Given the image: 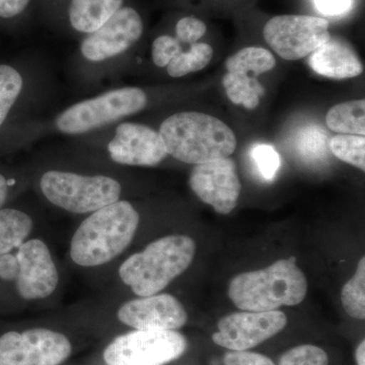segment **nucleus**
<instances>
[{
    "instance_id": "4",
    "label": "nucleus",
    "mask_w": 365,
    "mask_h": 365,
    "mask_svg": "<svg viewBox=\"0 0 365 365\" xmlns=\"http://www.w3.org/2000/svg\"><path fill=\"white\" fill-rule=\"evenodd\" d=\"M169 157L201 165L230 158L237 148L234 131L222 120L205 113H173L157 129Z\"/></svg>"
},
{
    "instance_id": "15",
    "label": "nucleus",
    "mask_w": 365,
    "mask_h": 365,
    "mask_svg": "<svg viewBox=\"0 0 365 365\" xmlns=\"http://www.w3.org/2000/svg\"><path fill=\"white\" fill-rule=\"evenodd\" d=\"M45 72L39 64L23 69L0 64V130L14 110L23 103L43 102L45 97Z\"/></svg>"
},
{
    "instance_id": "14",
    "label": "nucleus",
    "mask_w": 365,
    "mask_h": 365,
    "mask_svg": "<svg viewBox=\"0 0 365 365\" xmlns=\"http://www.w3.org/2000/svg\"><path fill=\"white\" fill-rule=\"evenodd\" d=\"M117 319L134 330L176 331L187 323L188 314L174 295L158 294L125 302Z\"/></svg>"
},
{
    "instance_id": "12",
    "label": "nucleus",
    "mask_w": 365,
    "mask_h": 365,
    "mask_svg": "<svg viewBox=\"0 0 365 365\" xmlns=\"http://www.w3.org/2000/svg\"><path fill=\"white\" fill-rule=\"evenodd\" d=\"M287 325V317L282 312L244 311L220 319L212 340L232 351H247L277 335Z\"/></svg>"
},
{
    "instance_id": "9",
    "label": "nucleus",
    "mask_w": 365,
    "mask_h": 365,
    "mask_svg": "<svg viewBox=\"0 0 365 365\" xmlns=\"http://www.w3.org/2000/svg\"><path fill=\"white\" fill-rule=\"evenodd\" d=\"M71 353V340L51 329L9 331L0 336V365H60Z\"/></svg>"
},
{
    "instance_id": "18",
    "label": "nucleus",
    "mask_w": 365,
    "mask_h": 365,
    "mask_svg": "<svg viewBox=\"0 0 365 365\" xmlns=\"http://www.w3.org/2000/svg\"><path fill=\"white\" fill-rule=\"evenodd\" d=\"M35 227L32 215L18 208H0V256L11 253L30 239Z\"/></svg>"
},
{
    "instance_id": "21",
    "label": "nucleus",
    "mask_w": 365,
    "mask_h": 365,
    "mask_svg": "<svg viewBox=\"0 0 365 365\" xmlns=\"http://www.w3.org/2000/svg\"><path fill=\"white\" fill-rule=\"evenodd\" d=\"M213 49L206 43H194L182 50L165 67V72L172 78H181L193 72L200 71L210 63Z\"/></svg>"
},
{
    "instance_id": "33",
    "label": "nucleus",
    "mask_w": 365,
    "mask_h": 365,
    "mask_svg": "<svg viewBox=\"0 0 365 365\" xmlns=\"http://www.w3.org/2000/svg\"><path fill=\"white\" fill-rule=\"evenodd\" d=\"M13 252L0 256V278L2 280L14 281L16 279L19 262L16 253H13Z\"/></svg>"
},
{
    "instance_id": "34",
    "label": "nucleus",
    "mask_w": 365,
    "mask_h": 365,
    "mask_svg": "<svg viewBox=\"0 0 365 365\" xmlns=\"http://www.w3.org/2000/svg\"><path fill=\"white\" fill-rule=\"evenodd\" d=\"M19 186V180L16 178L6 177L0 173V208L6 204L11 195V190Z\"/></svg>"
},
{
    "instance_id": "27",
    "label": "nucleus",
    "mask_w": 365,
    "mask_h": 365,
    "mask_svg": "<svg viewBox=\"0 0 365 365\" xmlns=\"http://www.w3.org/2000/svg\"><path fill=\"white\" fill-rule=\"evenodd\" d=\"M182 43L175 36L160 35L151 44L150 57L153 66L165 69L168 64L182 51Z\"/></svg>"
},
{
    "instance_id": "10",
    "label": "nucleus",
    "mask_w": 365,
    "mask_h": 365,
    "mask_svg": "<svg viewBox=\"0 0 365 365\" xmlns=\"http://www.w3.org/2000/svg\"><path fill=\"white\" fill-rule=\"evenodd\" d=\"M264 39L281 58L294 61L312 54L331 39L329 21L318 16H274L263 30Z\"/></svg>"
},
{
    "instance_id": "1",
    "label": "nucleus",
    "mask_w": 365,
    "mask_h": 365,
    "mask_svg": "<svg viewBox=\"0 0 365 365\" xmlns=\"http://www.w3.org/2000/svg\"><path fill=\"white\" fill-rule=\"evenodd\" d=\"M120 169L88 157L69 144L66 150L40 158L33 168V186L50 206L88 215L126 199L127 184Z\"/></svg>"
},
{
    "instance_id": "7",
    "label": "nucleus",
    "mask_w": 365,
    "mask_h": 365,
    "mask_svg": "<svg viewBox=\"0 0 365 365\" xmlns=\"http://www.w3.org/2000/svg\"><path fill=\"white\" fill-rule=\"evenodd\" d=\"M295 260L292 257L262 270L235 276L228 288L232 304L242 311L271 312L304 302L307 281Z\"/></svg>"
},
{
    "instance_id": "13",
    "label": "nucleus",
    "mask_w": 365,
    "mask_h": 365,
    "mask_svg": "<svg viewBox=\"0 0 365 365\" xmlns=\"http://www.w3.org/2000/svg\"><path fill=\"white\" fill-rule=\"evenodd\" d=\"M189 186L200 200L222 215L237 207L242 190L237 167L230 158L195 165Z\"/></svg>"
},
{
    "instance_id": "20",
    "label": "nucleus",
    "mask_w": 365,
    "mask_h": 365,
    "mask_svg": "<svg viewBox=\"0 0 365 365\" xmlns=\"http://www.w3.org/2000/svg\"><path fill=\"white\" fill-rule=\"evenodd\" d=\"M222 85L230 102L244 106L248 110L256 109L265 93L256 78L242 72H227L223 76Z\"/></svg>"
},
{
    "instance_id": "35",
    "label": "nucleus",
    "mask_w": 365,
    "mask_h": 365,
    "mask_svg": "<svg viewBox=\"0 0 365 365\" xmlns=\"http://www.w3.org/2000/svg\"><path fill=\"white\" fill-rule=\"evenodd\" d=\"M355 359H356L357 365H365V342L362 341L355 351Z\"/></svg>"
},
{
    "instance_id": "5",
    "label": "nucleus",
    "mask_w": 365,
    "mask_h": 365,
    "mask_svg": "<svg viewBox=\"0 0 365 365\" xmlns=\"http://www.w3.org/2000/svg\"><path fill=\"white\" fill-rule=\"evenodd\" d=\"M71 144L88 157L119 168H155L169 157L157 129L129 119L73 137Z\"/></svg>"
},
{
    "instance_id": "23",
    "label": "nucleus",
    "mask_w": 365,
    "mask_h": 365,
    "mask_svg": "<svg viewBox=\"0 0 365 365\" xmlns=\"http://www.w3.org/2000/svg\"><path fill=\"white\" fill-rule=\"evenodd\" d=\"M341 302L353 319H365V259L362 257L354 276L343 287Z\"/></svg>"
},
{
    "instance_id": "30",
    "label": "nucleus",
    "mask_w": 365,
    "mask_h": 365,
    "mask_svg": "<svg viewBox=\"0 0 365 365\" xmlns=\"http://www.w3.org/2000/svg\"><path fill=\"white\" fill-rule=\"evenodd\" d=\"M225 365H275L270 359L259 353L230 351L225 353Z\"/></svg>"
},
{
    "instance_id": "29",
    "label": "nucleus",
    "mask_w": 365,
    "mask_h": 365,
    "mask_svg": "<svg viewBox=\"0 0 365 365\" xmlns=\"http://www.w3.org/2000/svg\"><path fill=\"white\" fill-rule=\"evenodd\" d=\"M205 24L194 16H184L177 21L175 26V37L182 44L192 45L198 42L205 35Z\"/></svg>"
},
{
    "instance_id": "31",
    "label": "nucleus",
    "mask_w": 365,
    "mask_h": 365,
    "mask_svg": "<svg viewBox=\"0 0 365 365\" xmlns=\"http://www.w3.org/2000/svg\"><path fill=\"white\" fill-rule=\"evenodd\" d=\"M32 0H0V19L11 20L25 13Z\"/></svg>"
},
{
    "instance_id": "6",
    "label": "nucleus",
    "mask_w": 365,
    "mask_h": 365,
    "mask_svg": "<svg viewBox=\"0 0 365 365\" xmlns=\"http://www.w3.org/2000/svg\"><path fill=\"white\" fill-rule=\"evenodd\" d=\"M195 253V242L188 235H165L129 256L118 276L136 297L160 294L190 267Z\"/></svg>"
},
{
    "instance_id": "19",
    "label": "nucleus",
    "mask_w": 365,
    "mask_h": 365,
    "mask_svg": "<svg viewBox=\"0 0 365 365\" xmlns=\"http://www.w3.org/2000/svg\"><path fill=\"white\" fill-rule=\"evenodd\" d=\"M329 129L339 134H365V101L357 100L335 105L327 113Z\"/></svg>"
},
{
    "instance_id": "11",
    "label": "nucleus",
    "mask_w": 365,
    "mask_h": 365,
    "mask_svg": "<svg viewBox=\"0 0 365 365\" xmlns=\"http://www.w3.org/2000/svg\"><path fill=\"white\" fill-rule=\"evenodd\" d=\"M19 262L16 289L21 299L37 302L49 299L59 285V271L48 245L33 237L14 250Z\"/></svg>"
},
{
    "instance_id": "8",
    "label": "nucleus",
    "mask_w": 365,
    "mask_h": 365,
    "mask_svg": "<svg viewBox=\"0 0 365 365\" xmlns=\"http://www.w3.org/2000/svg\"><path fill=\"white\" fill-rule=\"evenodd\" d=\"M186 348V338L177 331L135 330L113 340L103 357L107 365H165Z\"/></svg>"
},
{
    "instance_id": "3",
    "label": "nucleus",
    "mask_w": 365,
    "mask_h": 365,
    "mask_svg": "<svg viewBox=\"0 0 365 365\" xmlns=\"http://www.w3.org/2000/svg\"><path fill=\"white\" fill-rule=\"evenodd\" d=\"M140 220L138 209L127 199L86 215L71 240V261L79 267L97 268L115 260L133 242Z\"/></svg>"
},
{
    "instance_id": "32",
    "label": "nucleus",
    "mask_w": 365,
    "mask_h": 365,
    "mask_svg": "<svg viewBox=\"0 0 365 365\" xmlns=\"http://www.w3.org/2000/svg\"><path fill=\"white\" fill-rule=\"evenodd\" d=\"M317 9L327 16H339L351 6V0H314Z\"/></svg>"
},
{
    "instance_id": "25",
    "label": "nucleus",
    "mask_w": 365,
    "mask_h": 365,
    "mask_svg": "<svg viewBox=\"0 0 365 365\" xmlns=\"http://www.w3.org/2000/svg\"><path fill=\"white\" fill-rule=\"evenodd\" d=\"M327 353L314 345H300L281 356L279 365H328Z\"/></svg>"
},
{
    "instance_id": "26",
    "label": "nucleus",
    "mask_w": 365,
    "mask_h": 365,
    "mask_svg": "<svg viewBox=\"0 0 365 365\" xmlns=\"http://www.w3.org/2000/svg\"><path fill=\"white\" fill-rule=\"evenodd\" d=\"M252 160L259 174L266 181H272L281 165L279 155L272 145L256 144L251 151Z\"/></svg>"
},
{
    "instance_id": "28",
    "label": "nucleus",
    "mask_w": 365,
    "mask_h": 365,
    "mask_svg": "<svg viewBox=\"0 0 365 365\" xmlns=\"http://www.w3.org/2000/svg\"><path fill=\"white\" fill-rule=\"evenodd\" d=\"M326 135L323 131L319 128H307L302 132L299 136V150L300 155L304 158H321L326 155Z\"/></svg>"
},
{
    "instance_id": "24",
    "label": "nucleus",
    "mask_w": 365,
    "mask_h": 365,
    "mask_svg": "<svg viewBox=\"0 0 365 365\" xmlns=\"http://www.w3.org/2000/svg\"><path fill=\"white\" fill-rule=\"evenodd\" d=\"M329 148L336 158L342 162L365 170V138L362 135L338 134L332 137Z\"/></svg>"
},
{
    "instance_id": "22",
    "label": "nucleus",
    "mask_w": 365,
    "mask_h": 365,
    "mask_svg": "<svg viewBox=\"0 0 365 365\" xmlns=\"http://www.w3.org/2000/svg\"><path fill=\"white\" fill-rule=\"evenodd\" d=\"M276 66L275 57L265 48L246 47L225 61L228 72H253L254 76L272 71Z\"/></svg>"
},
{
    "instance_id": "2",
    "label": "nucleus",
    "mask_w": 365,
    "mask_h": 365,
    "mask_svg": "<svg viewBox=\"0 0 365 365\" xmlns=\"http://www.w3.org/2000/svg\"><path fill=\"white\" fill-rule=\"evenodd\" d=\"M144 25L134 7L123 6L95 32L83 36L72 54L69 72L83 93L118 79L143 38Z\"/></svg>"
},
{
    "instance_id": "16",
    "label": "nucleus",
    "mask_w": 365,
    "mask_h": 365,
    "mask_svg": "<svg viewBox=\"0 0 365 365\" xmlns=\"http://www.w3.org/2000/svg\"><path fill=\"white\" fill-rule=\"evenodd\" d=\"M309 66L316 73L334 79L352 78L364 71L359 55L347 43L330 39L312 53Z\"/></svg>"
},
{
    "instance_id": "17",
    "label": "nucleus",
    "mask_w": 365,
    "mask_h": 365,
    "mask_svg": "<svg viewBox=\"0 0 365 365\" xmlns=\"http://www.w3.org/2000/svg\"><path fill=\"white\" fill-rule=\"evenodd\" d=\"M123 6L124 0H68L66 23L83 38L104 25Z\"/></svg>"
}]
</instances>
